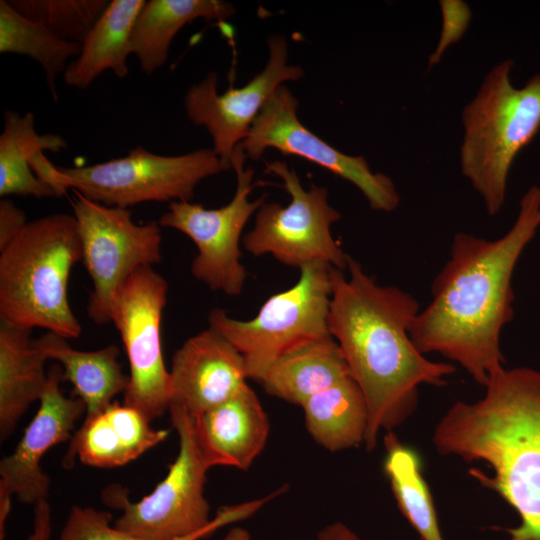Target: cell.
<instances>
[{"mask_svg":"<svg viewBox=\"0 0 540 540\" xmlns=\"http://www.w3.org/2000/svg\"><path fill=\"white\" fill-rule=\"evenodd\" d=\"M246 156L238 145L231 159L237 185L233 198L217 209L205 208L190 201H173L161 215V227L187 235L197 247L191 272L213 291L239 295L247 277L240 262L242 231L257 210L266 202L267 194L250 201L254 171L245 167Z\"/></svg>","mask_w":540,"mask_h":540,"instance_id":"obj_11","label":"cell"},{"mask_svg":"<svg viewBox=\"0 0 540 540\" xmlns=\"http://www.w3.org/2000/svg\"><path fill=\"white\" fill-rule=\"evenodd\" d=\"M475 402H454L437 423L432 441L444 456L481 461L492 470L470 474L502 497L520 523L508 540H540V371L502 369Z\"/></svg>","mask_w":540,"mask_h":540,"instance_id":"obj_3","label":"cell"},{"mask_svg":"<svg viewBox=\"0 0 540 540\" xmlns=\"http://www.w3.org/2000/svg\"><path fill=\"white\" fill-rule=\"evenodd\" d=\"M47 372V385L36 415L13 453L0 462V540L5 538L13 495L23 504L36 505L47 499L51 480L40 467L41 459L53 446L70 441L76 421L86 414L80 398H68L62 393V366L55 363Z\"/></svg>","mask_w":540,"mask_h":540,"instance_id":"obj_15","label":"cell"},{"mask_svg":"<svg viewBox=\"0 0 540 540\" xmlns=\"http://www.w3.org/2000/svg\"><path fill=\"white\" fill-rule=\"evenodd\" d=\"M298 105L287 86L276 89L239 144L246 158L259 160L268 148L304 158L353 183L373 210L394 211L400 196L393 181L372 172L363 156L344 154L306 128L298 119Z\"/></svg>","mask_w":540,"mask_h":540,"instance_id":"obj_13","label":"cell"},{"mask_svg":"<svg viewBox=\"0 0 540 540\" xmlns=\"http://www.w3.org/2000/svg\"><path fill=\"white\" fill-rule=\"evenodd\" d=\"M261 508L259 499L224 506L217 511L208 529L179 540H201L225 525L251 517ZM112 518L108 511L73 506L58 540H138L112 526Z\"/></svg>","mask_w":540,"mask_h":540,"instance_id":"obj_28","label":"cell"},{"mask_svg":"<svg viewBox=\"0 0 540 540\" xmlns=\"http://www.w3.org/2000/svg\"><path fill=\"white\" fill-rule=\"evenodd\" d=\"M301 407L308 433L326 450L338 452L364 443L367 405L351 376L310 397Z\"/></svg>","mask_w":540,"mask_h":540,"instance_id":"obj_24","label":"cell"},{"mask_svg":"<svg viewBox=\"0 0 540 540\" xmlns=\"http://www.w3.org/2000/svg\"><path fill=\"white\" fill-rule=\"evenodd\" d=\"M234 14V6L222 0L146 1L132 30V54L144 73L153 74L167 62L171 43L186 24L198 18L224 21Z\"/></svg>","mask_w":540,"mask_h":540,"instance_id":"obj_23","label":"cell"},{"mask_svg":"<svg viewBox=\"0 0 540 540\" xmlns=\"http://www.w3.org/2000/svg\"><path fill=\"white\" fill-rule=\"evenodd\" d=\"M35 344L47 359L62 366L63 380L73 385V395L84 402L86 416L106 408L128 387L129 376L122 372L118 361L120 351L113 344L95 351H80L67 338L53 332L35 339Z\"/></svg>","mask_w":540,"mask_h":540,"instance_id":"obj_22","label":"cell"},{"mask_svg":"<svg viewBox=\"0 0 540 540\" xmlns=\"http://www.w3.org/2000/svg\"><path fill=\"white\" fill-rule=\"evenodd\" d=\"M81 48V43L60 39L42 24L23 16L8 0L0 1V52L25 55L36 61L55 101L56 79Z\"/></svg>","mask_w":540,"mask_h":540,"instance_id":"obj_27","label":"cell"},{"mask_svg":"<svg viewBox=\"0 0 540 540\" xmlns=\"http://www.w3.org/2000/svg\"><path fill=\"white\" fill-rule=\"evenodd\" d=\"M316 540H362L351 528L342 522H333L319 530Z\"/></svg>","mask_w":540,"mask_h":540,"instance_id":"obj_32","label":"cell"},{"mask_svg":"<svg viewBox=\"0 0 540 540\" xmlns=\"http://www.w3.org/2000/svg\"><path fill=\"white\" fill-rule=\"evenodd\" d=\"M221 540H252V536L245 528L233 527Z\"/></svg>","mask_w":540,"mask_h":540,"instance_id":"obj_34","label":"cell"},{"mask_svg":"<svg viewBox=\"0 0 540 540\" xmlns=\"http://www.w3.org/2000/svg\"><path fill=\"white\" fill-rule=\"evenodd\" d=\"M71 202L82 245V261L92 280L87 314L97 325L112 320L115 298L139 268L160 262L158 221L137 224L125 208L94 202L74 191Z\"/></svg>","mask_w":540,"mask_h":540,"instance_id":"obj_10","label":"cell"},{"mask_svg":"<svg viewBox=\"0 0 540 540\" xmlns=\"http://www.w3.org/2000/svg\"><path fill=\"white\" fill-rule=\"evenodd\" d=\"M168 283L152 266L137 269L119 290L112 320L129 361V384L124 404L150 421L169 410L170 372L162 355L160 327Z\"/></svg>","mask_w":540,"mask_h":540,"instance_id":"obj_12","label":"cell"},{"mask_svg":"<svg viewBox=\"0 0 540 540\" xmlns=\"http://www.w3.org/2000/svg\"><path fill=\"white\" fill-rule=\"evenodd\" d=\"M28 221L23 210L13 201L3 198L0 201V251L10 244L25 228Z\"/></svg>","mask_w":540,"mask_h":540,"instance_id":"obj_31","label":"cell"},{"mask_svg":"<svg viewBox=\"0 0 540 540\" xmlns=\"http://www.w3.org/2000/svg\"><path fill=\"white\" fill-rule=\"evenodd\" d=\"M193 424L210 468L247 470L264 449L270 432L268 415L248 384L223 403L193 417Z\"/></svg>","mask_w":540,"mask_h":540,"instance_id":"obj_17","label":"cell"},{"mask_svg":"<svg viewBox=\"0 0 540 540\" xmlns=\"http://www.w3.org/2000/svg\"><path fill=\"white\" fill-rule=\"evenodd\" d=\"M169 372L170 405H180L192 417L229 399L248 379L242 354L211 327L183 343Z\"/></svg>","mask_w":540,"mask_h":540,"instance_id":"obj_16","label":"cell"},{"mask_svg":"<svg viewBox=\"0 0 540 540\" xmlns=\"http://www.w3.org/2000/svg\"><path fill=\"white\" fill-rule=\"evenodd\" d=\"M266 173L278 176L291 200L283 206L265 202L255 213L253 228L242 243L254 256L271 254L279 262L301 268L322 262L346 270L345 254L331 234V226L341 218L328 201V190L312 184L305 189L294 169L284 161H270Z\"/></svg>","mask_w":540,"mask_h":540,"instance_id":"obj_9","label":"cell"},{"mask_svg":"<svg viewBox=\"0 0 540 540\" xmlns=\"http://www.w3.org/2000/svg\"><path fill=\"white\" fill-rule=\"evenodd\" d=\"M439 6L442 28L437 46L428 58L429 68L438 64L445 51L463 37L472 19L469 5L462 0H441Z\"/></svg>","mask_w":540,"mask_h":540,"instance_id":"obj_30","label":"cell"},{"mask_svg":"<svg viewBox=\"0 0 540 540\" xmlns=\"http://www.w3.org/2000/svg\"><path fill=\"white\" fill-rule=\"evenodd\" d=\"M34 533L28 540H48L51 532L50 511L38 509L35 512Z\"/></svg>","mask_w":540,"mask_h":540,"instance_id":"obj_33","label":"cell"},{"mask_svg":"<svg viewBox=\"0 0 540 540\" xmlns=\"http://www.w3.org/2000/svg\"><path fill=\"white\" fill-rule=\"evenodd\" d=\"M139 410L114 401L100 412L86 416L73 434L63 459L70 469L77 457L84 465L113 468L125 465L168 436L154 429Z\"/></svg>","mask_w":540,"mask_h":540,"instance_id":"obj_18","label":"cell"},{"mask_svg":"<svg viewBox=\"0 0 540 540\" xmlns=\"http://www.w3.org/2000/svg\"><path fill=\"white\" fill-rule=\"evenodd\" d=\"M514 62L506 59L485 76L462 110L461 172L494 216L505 203L511 166L540 130V73L513 86Z\"/></svg>","mask_w":540,"mask_h":540,"instance_id":"obj_5","label":"cell"},{"mask_svg":"<svg viewBox=\"0 0 540 540\" xmlns=\"http://www.w3.org/2000/svg\"><path fill=\"white\" fill-rule=\"evenodd\" d=\"M384 471L397 506L420 540H443L428 485L417 454L403 445L393 431L384 437Z\"/></svg>","mask_w":540,"mask_h":540,"instance_id":"obj_26","label":"cell"},{"mask_svg":"<svg viewBox=\"0 0 540 540\" xmlns=\"http://www.w3.org/2000/svg\"><path fill=\"white\" fill-rule=\"evenodd\" d=\"M23 16L65 41L82 43L105 11L108 0H8Z\"/></svg>","mask_w":540,"mask_h":540,"instance_id":"obj_29","label":"cell"},{"mask_svg":"<svg viewBox=\"0 0 540 540\" xmlns=\"http://www.w3.org/2000/svg\"><path fill=\"white\" fill-rule=\"evenodd\" d=\"M82 261L74 215L54 213L30 221L0 251V319L77 338L81 324L68 300L72 267Z\"/></svg>","mask_w":540,"mask_h":540,"instance_id":"obj_4","label":"cell"},{"mask_svg":"<svg viewBox=\"0 0 540 540\" xmlns=\"http://www.w3.org/2000/svg\"><path fill=\"white\" fill-rule=\"evenodd\" d=\"M346 270L348 277L331 269L328 329L365 398L364 445L372 451L381 430L393 431L415 411L421 384L444 385L456 369L428 360L413 344L409 328L420 309L411 294L379 285L350 256Z\"/></svg>","mask_w":540,"mask_h":540,"instance_id":"obj_2","label":"cell"},{"mask_svg":"<svg viewBox=\"0 0 540 540\" xmlns=\"http://www.w3.org/2000/svg\"><path fill=\"white\" fill-rule=\"evenodd\" d=\"M269 57L263 70L239 88L217 90L218 75L210 72L193 84L184 97L188 119L203 126L212 138V150L229 168L237 146L276 89L303 77L302 67L288 64V44L282 35L268 39Z\"/></svg>","mask_w":540,"mask_h":540,"instance_id":"obj_14","label":"cell"},{"mask_svg":"<svg viewBox=\"0 0 540 540\" xmlns=\"http://www.w3.org/2000/svg\"><path fill=\"white\" fill-rule=\"evenodd\" d=\"M351 376L336 340L326 336L301 343L283 353L260 380L265 391L302 406L315 394Z\"/></svg>","mask_w":540,"mask_h":540,"instance_id":"obj_19","label":"cell"},{"mask_svg":"<svg viewBox=\"0 0 540 540\" xmlns=\"http://www.w3.org/2000/svg\"><path fill=\"white\" fill-rule=\"evenodd\" d=\"M32 329L0 325V435L6 440L27 408L41 399L48 360L31 338Z\"/></svg>","mask_w":540,"mask_h":540,"instance_id":"obj_20","label":"cell"},{"mask_svg":"<svg viewBox=\"0 0 540 540\" xmlns=\"http://www.w3.org/2000/svg\"><path fill=\"white\" fill-rule=\"evenodd\" d=\"M168 411L178 433L179 452L167 476L138 502H131L119 484L107 486L101 496L105 505L122 511L113 526L138 540H179L213 524L204 495L210 467L196 440L193 417L177 404Z\"/></svg>","mask_w":540,"mask_h":540,"instance_id":"obj_8","label":"cell"},{"mask_svg":"<svg viewBox=\"0 0 540 540\" xmlns=\"http://www.w3.org/2000/svg\"><path fill=\"white\" fill-rule=\"evenodd\" d=\"M145 0H112L81 43L80 54L63 73L67 86L86 89L104 71L117 77L128 73L131 34Z\"/></svg>","mask_w":540,"mask_h":540,"instance_id":"obj_21","label":"cell"},{"mask_svg":"<svg viewBox=\"0 0 540 540\" xmlns=\"http://www.w3.org/2000/svg\"><path fill=\"white\" fill-rule=\"evenodd\" d=\"M539 227L540 187L532 186L500 238L465 232L453 237L450 257L432 283V299L409 328L422 354L435 352L455 361L484 387L504 369L500 335L514 317L512 276Z\"/></svg>","mask_w":540,"mask_h":540,"instance_id":"obj_1","label":"cell"},{"mask_svg":"<svg viewBox=\"0 0 540 540\" xmlns=\"http://www.w3.org/2000/svg\"><path fill=\"white\" fill-rule=\"evenodd\" d=\"M227 170L212 149L166 156L137 146L123 157L102 163L56 166L54 191L62 197L73 189L94 202L127 209L150 201H191L203 179Z\"/></svg>","mask_w":540,"mask_h":540,"instance_id":"obj_7","label":"cell"},{"mask_svg":"<svg viewBox=\"0 0 540 540\" xmlns=\"http://www.w3.org/2000/svg\"><path fill=\"white\" fill-rule=\"evenodd\" d=\"M4 127L0 135V196L35 198L56 197L53 189L41 181L29 165L39 151L59 152L67 147L66 140L57 134L40 135L35 129L32 113L4 111Z\"/></svg>","mask_w":540,"mask_h":540,"instance_id":"obj_25","label":"cell"},{"mask_svg":"<svg viewBox=\"0 0 540 540\" xmlns=\"http://www.w3.org/2000/svg\"><path fill=\"white\" fill-rule=\"evenodd\" d=\"M331 269L322 262L301 267L298 281L270 296L250 320L234 319L221 308L210 311L209 327L242 354L248 378L260 382L283 353L301 343L330 335Z\"/></svg>","mask_w":540,"mask_h":540,"instance_id":"obj_6","label":"cell"}]
</instances>
